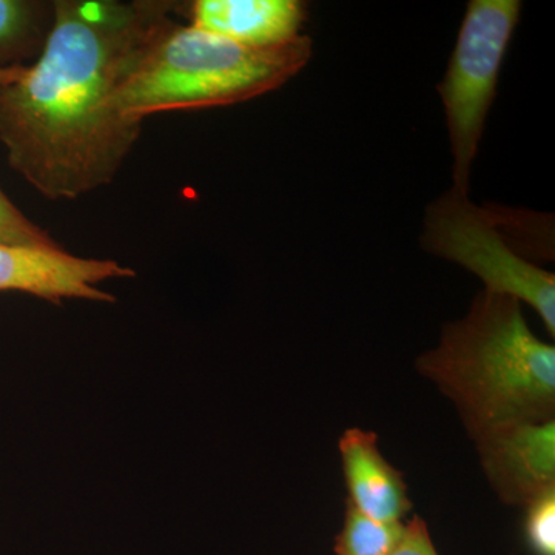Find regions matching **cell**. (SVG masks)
I'll return each instance as SVG.
<instances>
[{"mask_svg":"<svg viewBox=\"0 0 555 555\" xmlns=\"http://www.w3.org/2000/svg\"><path fill=\"white\" fill-rule=\"evenodd\" d=\"M164 0H54L38 60L0 73V142L47 199H78L116 178L142 131L119 87L181 11Z\"/></svg>","mask_w":555,"mask_h":555,"instance_id":"obj_1","label":"cell"},{"mask_svg":"<svg viewBox=\"0 0 555 555\" xmlns=\"http://www.w3.org/2000/svg\"><path fill=\"white\" fill-rule=\"evenodd\" d=\"M415 369L452 401L473 441L555 418V347L532 334L521 302L507 295L483 288Z\"/></svg>","mask_w":555,"mask_h":555,"instance_id":"obj_2","label":"cell"},{"mask_svg":"<svg viewBox=\"0 0 555 555\" xmlns=\"http://www.w3.org/2000/svg\"><path fill=\"white\" fill-rule=\"evenodd\" d=\"M310 57L309 36L250 49L171 21L124 80L116 102L124 115L142 122L169 109L240 104L280 89Z\"/></svg>","mask_w":555,"mask_h":555,"instance_id":"obj_3","label":"cell"},{"mask_svg":"<svg viewBox=\"0 0 555 555\" xmlns=\"http://www.w3.org/2000/svg\"><path fill=\"white\" fill-rule=\"evenodd\" d=\"M423 246L483 281L486 291L531 306L555 334V276L513 247L500 218L452 188L426 210Z\"/></svg>","mask_w":555,"mask_h":555,"instance_id":"obj_4","label":"cell"},{"mask_svg":"<svg viewBox=\"0 0 555 555\" xmlns=\"http://www.w3.org/2000/svg\"><path fill=\"white\" fill-rule=\"evenodd\" d=\"M518 0H470L447 75L437 87L447 112L452 188L467 192L500 69L520 17Z\"/></svg>","mask_w":555,"mask_h":555,"instance_id":"obj_5","label":"cell"},{"mask_svg":"<svg viewBox=\"0 0 555 555\" xmlns=\"http://www.w3.org/2000/svg\"><path fill=\"white\" fill-rule=\"evenodd\" d=\"M137 272L113 259L82 258L60 247L0 243V292H21L61 305L65 299L116 302L101 284Z\"/></svg>","mask_w":555,"mask_h":555,"instance_id":"obj_6","label":"cell"},{"mask_svg":"<svg viewBox=\"0 0 555 555\" xmlns=\"http://www.w3.org/2000/svg\"><path fill=\"white\" fill-rule=\"evenodd\" d=\"M474 443L486 480L505 505L525 507L555 488V418L502 427Z\"/></svg>","mask_w":555,"mask_h":555,"instance_id":"obj_7","label":"cell"},{"mask_svg":"<svg viewBox=\"0 0 555 555\" xmlns=\"http://www.w3.org/2000/svg\"><path fill=\"white\" fill-rule=\"evenodd\" d=\"M188 9L190 27L250 49L294 42L306 22L299 0H195Z\"/></svg>","mask_w":555,"mask_h":555,"instance_id":"obj_8","label":"cell"},{"mask_svg":"<svg viewBox=\"0 0 555 555\" xmlns=\"http://www.w3.org/2000/svg\"><path fill=\"white\" fill-rule=\"evenodd\" d=\"M347 488V503L382 524H403L412 511L403 474L379 451L371 430L350 427L338 440Z\"/></svg>","mask_w":555,"mask_h":555,"instance_id":"obj_9","label":"cell"},{"mask_svg":"<svg viewBox=\"0 0 555 555\" xmlns=\"http://www.w3.org/2000/svg\"><path fill=\"white\" fill-rule=\"evenodd\" d=\"M54 24V0H0V73L38 60Z\"/></svg>","mask_w":555,"mask_h":555,"instance_id":"obj_10","label":"cell"},{"mask_svg":"<svg viewBox=\"0 0 555 555\" xmlns=\"http://www.w3.org/2000/svg\"><path fill=\"white\" fill-rule=\"evenodd\" d=\"M404 524H382L346 503L345 524L337 537V555H390L403 537Z\"/></svg>","mask_w":555,"mask_h":555,"instance_id":"obj_11","label":"cell"},{"mask_svg":"<svg viewBox=\"0 0 555 555\" xmlns=\"http://www.w3.org/2000/svg\"><path fill=\"white\" fill-rule=\"evenodd\" d=\"M526 545L534 555H555V488L525 506Z\"/></svg>","mask_w":555,"mask_h":555,"instance_id":"obj_12","label":"cell"},{"mask_svg":"<svg viewBox=\"0 0 555 555\" xmlns=\"http://www.w3.org/2000/svg\"><path fill=\"white\" fill-rule=\"evenodd\" d=\"M0 243L21 246L60 247L49 233L22 214L0 189Z\"/></svg>","mask_w":555,"mask_h":555,"instance_id":"obj_13","label":"cell"},{"mask_svg":"<svg viewBox=\"0 0 555 555\" xmlns=\"http://www.w3.org/2000/svg\"><path fill=\"white\" fill-rule=\"evenodd\" d=\"M390 555H438L427 525L420 517L404 524L403 537Z\"/></svg>","mask_w":555,"mask_h":555,"instance_id":"obj_14","label":"cell"}]
</instances>
